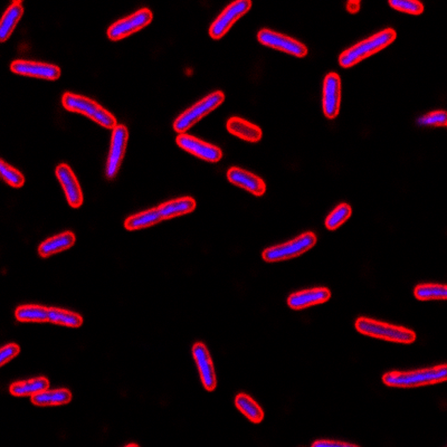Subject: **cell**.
I'll return each instance as SVG.
<instances>
[{"label":"cell","mask_w":447,"mask_h":447,"mask_svg":"<svg viewBox=\"0 0 447 447\" xmlns=\"http://www.w3.org/2000/svg\"><path fill=\"white\" fill-rule=\"evenodd\" d=\"M75 240H76V237L72 232L62 233L42 243L38 248V254L44 258L50 257L54 254L72 248L75 244Z\"/></svg>","instance_id":"19"},{"label":"cell","mask_w":447,"mask_h":447,"mask_svg":"<svg viewBox=\"0 0 447 447\" xmlns=\"http://www.w3.org/2000/svg\"><path fill=\"white\" fill-rule=\"evenodd\" d=\"M15 317L21 323H46L48 321V308L42 306H18Z\"/></svg>","instance_id":"27"},{"label":"cell","mask_w":447,"mask_h":447,"mask_svg":"<svg viewBox=\"0 0 447 447\" xmlns=\"http://www.w3.org/2000/svg\"><path fill=\"white\" fill-rule=\"evenodd\" d=\"M227 179L231 184L240 187L243 190H248L250 194L255 195L257 197L263 196L267 192V184L263 179L256 176L254 173H248L242 168L233 167L227 171Z\"/></svg>","instance_id":"16"},{"label":"cell","mask_w":447,"mask_h":447,"mask_svg":"<svg viewBox=\"0 0 447 447\" xmlns=\"http://www.w3.org/2000/svg\"><path fill=\"white\" fill-rule=\"evenodd\" d=\"M356 329L361 335L398 344H413L416 340V333L407 327L388 325L369 318H359L356 321Z\"/></svg>","instance_id":"4"},{"label":"cell","mask_w":447,"mask_h":447,"mask_svg":"<svg viewBox=\"0 0 447 447\" xmlns=\"http://www.w3.org/2000/svg\"><path fill=\"white\" fill-rule=\"evenodd\" d=\"M341 107V79L337 73H329L323 82V108L325 117L333 120Z\"/></svg>","instance_id":"13"},{"label":"cell","mask_w":447,"mask_h":447,"mask_svg":"<svg viewBox=\"0 0 447 447\" xmlns=\"http://www.w3.org/2000/svg\"><path fill=\"white\" fill-rule=\"evenodd\" d=\"M62 104L67 111L86 115L96 123H99L103 128L113 130L117 125V119L111 112L104 109L99 103L88 99L86 96L66 92L62 98Z\"/></svg>","instance_id":"3"},{"label":"cell","mask_w":447,"mask_h":447,"mask_svg":"<svg viewBox=\"0 0 447 447\" xmlns=\"http://www.w3.org/2000/svg\"><path fill=\"white\" fill-rule=\"evenodd\" d=\"M331 292L327 288L311 289L293 293L289 296L288 304L291 309L303 310L309 306H318L329 301Z\"/></svg>","instance_id":"17"},{"label":"cell","mask_w":447,"mask_h":447,"mask_svg":"<svg viewBox=\"0 0 447 447\" xmlns=\"http://www.w3.org/2000/svg\"><path fill=\"white\" fill-rule=\"evenodd\" d=\"M176 142L181 149H184L185 151L190 152L192 155L205 160L208 163H219V160L223 158V151H221V148L202 141L200 139L195 138L190 134H179L177 137Z\"/></svg>","instance_id":"11"},{"label":"cell","mask_w":447,"mask_h":447,"mask_svg":"<svg viewBox=\"0 0 447 447\" xmlns=\"http://www.w3.org/2000/svg\"><path fill=\"white\" fill-rule=\"evenodd\" d=\"M252 5L253 4L250 0H237L235 3L227 6L226 8L221 11V15L215 19V22L211 24L209 28L211 37L213 40L223 38L232 28L233 25L250 11Z\"/></svg>","instance_id":"7"},{"label":"cell","mask_w":447,"mask_h":447,"mask_svg":"<svg viewBox=\"0 0 447 447\" xmlns=\"http://www.w3.org/2000/svg\"><path fill=\"white\" fill-rule=\"evenodd\" d=\"M0 173H1L4 180L9 186L13 187V188H21V187L24 186V175L21 171L15 169V168L9 166L8 163H6L4 160L0 161Z\"/></svg>","instance_id":"30"},{"label":"cell","mask_w":447,"mask_h":447,"mask_svg":"<svg viewBox=\"0 0 447 447\" xmlns=\"http://www.w3.org/2000/svg\"><path fill=\"white\" fill-rule=\"evenodd\" d=\"M414 294L419 301L446 300L447 288L443 284H421L416 286Z\"/></svg>","instance_id":"28"},{"label":"cell","mask_w":447,"mask_h":447,"mask_svg":"<svg viewBox=\"0 0 447 447\" xmlns=\"http://www.w3.org/2000/svg\"><path fill=\"white\" fill-rule=\"evenodd\" d=\"M128 139L129 131L125 125H117L113 129L111 148H110L109 157H108L107 171H105V175L109 179L115 178L117 171L120 169L123 157L125 155V150H127Z\"/></svg>","instance_id":"10"},{"label":"cell","mask_w":447,"mask_h":447,"mask_svg":"<svg viewBox=\"0 0 447 447\" xmlns=\"http://www.w3.org/2000/svg\"><path fill=\"white\" fill-rule=\"evenodd\" d=\"M235 405L237 410H240L243 415L248 417L252 423L260 424L264 419V412L261 406L250 396L245 394L237 395L235 398Z\"/></svg>","instance_id":"25"},{"label":"cell","mask_w":447,"mask_h":447,"mask_svg":"<svg viewBox=\"0 0 447 447\" xmlns=\"http://www.w3.org/2000/svg\"><path fill=\"white\" fill-rule=\"evenodd\" d=\"M23 13H24V7H23L22 1H13L4 13L3 19L0 23V40L3 43L11 37L17 23L22 18Z\"/></svg>","instance_id":"20"},{"label":"cell","mask_w":447,"mask_h":447,"mask_svg":"<svg viewBox=\"0 0 447 447\" xmlns=\"http://www.w3.org/2000/svg\"><path fill=\"white\" fill-rule=\"evenodd\" d=\"M360 5H361L360 1H349V3H347V11L352 13H358L360 9Z\"/></svg>","instance_id":"35"},{"label":"cell","mask_w":447,"mask_h":447,"mask_svg":"<svg viewBox=\"0 0 447 447\" xmlns=\"http://www.w3.org/2000/svg\"><path fill=\"white\" fill-rule=\"evenodd\" d=\"M192 356L195 361L197 364L199 370L200 379L206 390L213 391L217 387V379H216L215 367H214L213 360L211 354L208 352L207 347L202 342H197L192 347Z\"/></svg>","instance_id":"15"},{"label":"cell","mask_w":447,"mask_h":447,"mask_svg":"<svg viewBox=\"0 0 447 447\" xmlns=\"http://www.w3.org/2000/svg\"><path fill=\"white\" fill-rule=\"evenodd\" d=\"M153 15L148 8H142L136 11L127 18L120 19L111 25L108 30V37L111 40H120L128 37L130 35L144 30L152 22Z\"/></svg>","instance_id":"8"},{"label":"cell","mask_w":447,"mask_h":447,"mask_svg":"<svg viewBox=\"0 0 447 447\" xmlns=\"http://www.w3.org/2000/svg\"><path fill=\"white\" fill-rule=\"evenodd\" d=\"M229 134L248 142H258L263 137V131L257 125L244 120L242 117H233L227 121Z\"/></svg>","instance_id":"18"},{"label":"cell","mask_w":447,"mask_h":447,"mask_svg":"<svg viewBox=\"0 0 447 447\" xmlns=\"http://www.w3.org/2000/svg\"><path fill=\"white\" fill-rule=\"evenodd\" d=\"M352 206L348 204H341L338 207L335 208V211H331L330 215L327 216L325 219V227L329 231H335L346 223L350 216H352Z\"/></svg>","instance_id":"29"},{"label":"cell","mask_w":447,"mask_h":447,"mask_svg":"<svg viewBox=\"0 0 447 447\" xmlns=\"http://www.w3.org/2000/svg\"><path fill=\"white\" fill-rule=\"evenodd\" d=\"M312 446H314V447H327V446L357 447V445L350 444V443H346V442H335V441H317V442L312 443Z\"/></svg>","instance_id":"34"},{"label":"cell","mask_w":447,"mask_h":447,"mask_svg":"<svg viewBox=\"0 0 447 447\" xmlns=\"http://www.w3.org/2000/svg\"><path fill=\"white\" fill-rule=\"evenodd\" d=\"M161 221H163V219L160 214L159 208H152V209L128 217L125 219L124 227L128 231H138V229L153 226Z\"/></svg>","instance_id":"23"},{"label":"cell","mask_w":447,"mask_h":447,"mask_svg":"<svg viewBox=\"0 0 447 447\" xmlns=\"http://www.w3.org/2000/svg\"><path fill=\"white\" fill-rule=\"evenodd\" d=\"M389 6L402 13L410 15H421L424 13V5L416 0H390Z\"/></svg>","instance_id":"31"},{"label":"cell","mask_w":447,"mask_h":447,"mask_svg":"<svg viewBox=\"0 0 447 447\" xmlns=\"http://www.w3.org/2000/svg\"><path fill=\"white\" fill-rule=\"evenodd\" d=\"M224 101H225V94L221 91L209 94L194 104L192 108L186 110L182 115H179L173 122V129L177 134H185L188 129L192 128V125L202 120V117H205L214 110L217 109Z\"/></svg>","instance_id":"5"},{"label":"cell","mask_w":447,"mask_h":447,"mask_svg":"<svg viewBox=\"0 0 447 447\" xmlns=\"http://www.w3.org/2000/svg\"><path fill=\"white\" fill-rule=\"evenodd\" d=\"M19 352L21 348L16 344H9L3 347L0 350V366H5L7 362L16 357Z\"/></svg>","instance_id":"33"},{"label":"cell","mask_w":447,"mask_h":447,"mask_svg":"<svg viewBox=\"0 0 447 447\" xmlns=\"http://www.w3.org/2000/svg\"><path fill=\"white\" fill-rule=\"evenodd\" d=\"M72 400V393L69 389L45 390L33 395L32 402L36 406H61L69 404Z\"/></svg>","instance_id":"22"},{"label":"cell","mask_w":447,"mask_h":447,"mask_svg":"<svg viewBox=\"0 0 447 447\" xmlns=\"http://www.w3.org/2000/svg\"><path fill=\"white\" fill-rule=\"evenodd\" d=\"M317 236L312 232H306L300 235L290 242L284 243L281 245L273 246L267 248L262 254L264 261L282 262L291 258L298 257L308 250H311L317 244Z\"/></svg>","instance_id":"6"},{"label":"cell","mask_w":447,"mask_h":447,"mask_svg":"<svg viewBox=\"0 0 447 447\" xmlns=\"http://www.w3.org/2000/svg\"><path fill=\"white\" fill-rule=\"evenodd\" d=\"M50 387V381L45 377L30 379V381H18L11 385L9 391L13 396L25 397L33 396L42 391L47 390Z\"/></svg>","instance_id":"24"},{"label":"cell","mask_w":447,"mask_h":447,"mask_svg":"<svg viewBox=\"0 0 447 447\" xmlns=\"http://www.w3.org/2000/svg\"><path fill=\"white\" fill-rule=\"evenodd\" d=\"M396 30H393V28L381 30V32L370 36L367 40H362L360 43L348 48L344 53H341L339 56V64L344 69L354 66L370 56L383 51V48L390 45L396 40Z\"/></svg>","instance_id":"1"},{"label":"cell","mask_w":447,"mask_h":447,"mask_svg":"<svg viewBox=\"0 0 447 447\" xmlns=\"http://www.w3.org/2000/svg\"><path fill=\"white\" fill-rule=\"evenodd\" d=\"M11 72L15 73V74L48 81H55L61 76V69L59 66L42 63V62L18 59V61H13L11 63Z\"/></svg>","instance_id":"12"},{"label":"cell","mask_w":447,"mask_h":447,"mask_svg":"<svg viewBox=\"0 0 447 447\" xmlns=\"http://www.w3.org/2000/svg\"><path fill=\"white\" fill-rule=\"evenodd\" d=\"M257 40L260 43L267 47L274 48L283 53L290 54L296 57H306L309 50L301 42L289 37L286 35L279 34L269 30H262L258 32Z\"/></svg>","instance_id":"9"},{"label":"cell","mask_w":447,"mask_h":447,"mask_svg":"<svg viewBox=\"0 0 447 447\" xmlns=\"http://www.w3.org/2000/svg\"><path fill=\"white\" fill-rule=\"evenodd\" d=\"M158 208L163 219H171L173 217L192 213L196 208V200L192 197L179 198L161 204Z\"/></svg>","instance_id":"21"},{"label":"cell","mask_w":447,"mask_h":447,"mask_svg":"<svg viewBox=\"0 0 447 447\" xmlns=\"http://www.w3.org/2000/svg\"><path fill=\"white\" fill-rule=\"evenodd\" d=\"M447 378V366L441 365L415 371H391L383 376V381L389 387L414 388L444 383Z\"/></svg>","instance_id":"2"},{"label":"cell","mask_w":447,"mask_h":447,"mask_svg":"<svg viewBox=\"0 0 447 447\" xmlns=\"http://www.w3.org/2000/svg\"><path fill=\"white\" fill-rule=\"evenodd\" d=\"M418 123L422 125H431V127H442L445 128L447 123V115L446 112L443 110L439 111H433L431 113L422 117Z\"/></svg>","instance_id":"32"},{"label":"cell","mask_w":447,"mask_h":447,"mask_svg":"<svg viewBox=\"0 0 447 447\" xmlns=\"http://www.w3.org/2000/svg\"><path fill=\"white\" fill-rule=\"evenodd\" d=\"M48 321L54 325L69 327H80L83 325V318L80 314L64 309H57V308L48 309Z\"/></svg>","instance_id":"26"},{"label":"cell","mask_w":447,"mask_h":447,"mask_svg":"<svg viewBox=\"0 0 447 447\" xmlns=\"http://www.w3.org/2000/svg\"><path fill=\"white\" fill-rule=\"evenodd\" d=\"M56 177L61 182L69 205L72 208H79L83 205L82 188L79 184L78 178L75 176L72 169L66 163H61L56 167Z\"/></svg>","instance_id":"14"}]
</instances>
